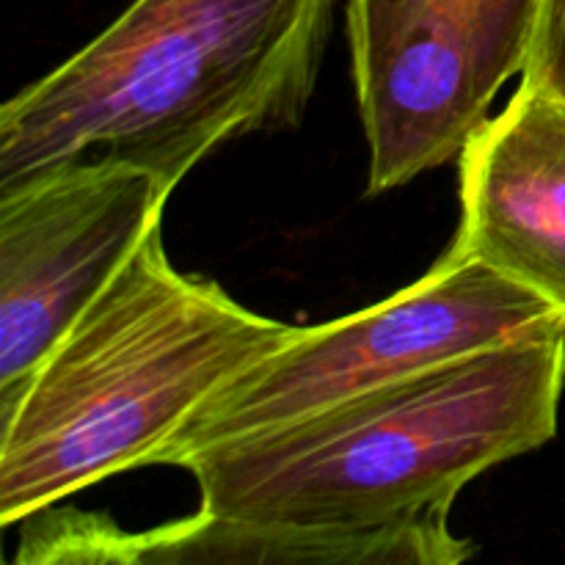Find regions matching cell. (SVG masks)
Instances as JSON below:
<instances>
[{"label": "cell", "mask_w": 565, "mask_h": 565, "mask_svg": "<svg viewBox=\"0 0 565 565\" xmlns=\"http://www.w3.org/2000/svg\"><path fill=\"white\" fill-rule=\"evenodd\" d=\"M522 81L565 99V0H541Z\"/></svg>", "instance_id": "9"}, {"label": "cell", "mask_w": 565, "mask_h": 565, "mask_svg": "<svg viewBox=\"0 0 565 565\" xmlns=\"http://www.w3.org/2000/svg\"><path fill=\"white\" fill-rule=\"evenodd\" d=\"M174 188L125 160H77L0 193V412L163 221Z\"/></svg>", "instance_id": "6"}, {"label": "cell", "mask_w": 565, "mask_h": 565, "mask_svg": "<svg viewBox=\"0 0 565 565\" xmlns=\"http://www.w3.org/2000/svg\"><path fill=\"white\" fill-rule=\"evenodd\" d=\"M20 563H257V565H452L475 555L450 527L298 530L199 511L147 533H125L81 513L28 527Z\"/></svg>", "instance_id": "8"}, {"label": "cell", "mask_w": 565, "mask_h": 565, "mask_svg": "<svg viewBox=\"0 0 565 565\" xmlns=\"http://www.w3.org/2000/svg\"><path fill=\"white\" fill-rule=\"evenodd\" d=\"M541 0H348V44L370 147L367 193L450 163L513 75Z\"/></svg>", "instance_id": "5"}, {"label": "cell", "mask_w": 565, "mask_h": 565, "mask_svg": "<svg viewBox=\"0 0 565 565\" xmlns=\"http://www.w3.org/2000/svg\"><path fill=\"white\" fill-rule=\"evenodd\" d=\"M337 0H136L0 110V193L77 160L171 188L232 138L301 125Z\"/></svg>", "instance_id": "2"}, {"label": "cell", "mask_w": 565, "mask_h": 565, "mask_svg": "<svg viewBox=\"0 0 565 565\" xmlns=\"http://www.w3.org/2000/svg\"><path fill=\"white\" fill-rule=\"evenodd\" d=\"M565 315L318 414L196 452L210 516L298 530L450 527L463 486L557 434Z\"/></svg>", "instance_id": "1"}, {"label": "cell", "mask_w": 565, "mask_h": 565, "mask_svg": "<svg viewBox=\"0 0 565 565\" xmlns=\"http://www.w3.org/2000/svg\"><path fill=\"white\" fill-rule=\"evenodd\" d=\"M561 315L539 292L450 246L423 279L375 307L298 326L279 351L202 403L152 463L182 467L210 447L290 425Z\"/></svg>", "instance_id": "4"}, {"label": "cell", "mask_w": 565, "mask_h": 565, "mask_svg": "<svg viewBox=\"0 0 565 565\" xmlns=\"http://www.w3.org/2000/svg\"><path fill=\"white\" fill-rule=\"evenodd\" d=\"M452 248L565 315V99L522 81L458 154Z\"/></svg>", "instance_id": "7"}, {"label": "cell", "mask_w": 565, "mask_h": 565, "mask_svg": "<svg viewBox=\"0 0 565 565\" xmlns=\"http://www.w3.org/2000/svg\"><path fill=\"white\" fill-rule=\"evenodd\" d=\"M298 326L169 263L160 226L0 412V524L152 458Z\"/></svg>", "instance_id": "3"}]
</instances>
